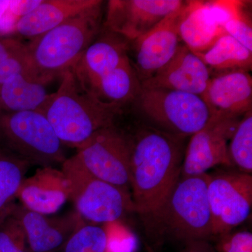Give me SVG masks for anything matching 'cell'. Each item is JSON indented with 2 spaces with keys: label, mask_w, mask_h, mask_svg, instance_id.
I'll return each mask as SVG.
<instances>
[{
  "label": "cell",
  "mask_w": 252,
  "mask_h": 252,
  "mask_svg": "<svg viewBox=\"0 0 252 252\" xmlns=\"http://www.w3.org/2000/svg\"><path fill=\"white\" fill-rule=\"evenodd\" d=\"M130 148V191L135 212L154 211L180 178L187 138L146 124L127 135Z\"/></svg>",
  "instance_id": "cell-1"
},
{
  "label": "cell",
  "mask_w": 252,
  "mask_h": 252,
  "mask_svg": "<svg viewBox=\"0 0 252 252\" xmlns=\"http://www.w3.org/2000/svg\"><path fill=\"white\" fill-rule=\"evenodd\" d=\"M104 1L69 18L27 44L30 77L47 85L72 69L103 28Z\"/></svg>",
  "instance_id": "cell-2"
},
{
  "label": "cell",
  "mask_w": 252,
  "mask_h": 252,
  "mask_svg": "<svg viewBox=\"0 0 252 252\" xmlns=\"http://www.w3.org/2000/svg\"><path fill=\"white\" fill-rule=\"evenodd\" d=\"M61 78L59 89L50 94L39 112L45 116L64 147L79 149L97 131L117 125L124 109L104 103L84 90L72 69Z\"/></svg>",
  "instance_id": "cell-3"
},
{
  "label": "cell",
  "mask_w": 252,
  "mask_h": 252,
  "mask_svg": "<svg viewBox=\"0 0 252 252\" xmlns=\"http://www.w3.org/2000/svg\"><path fill=\"white\" fill-rule=\"evenodd\" d=\"M210 174L180 177L163 201L143 217L149 231L190 242L212 236Z\"/></svg>",
  "instance_id": "cell-4"
},
{
  "label": "cell",
  "mask_w": 252,
  "mask_h": 252,
  "mask_svg": "<svg viewBox=\"0 0 252 252\" xmlns=\"http://www.w3.org/2000/svg\"><path fill=\"white\" fill-rule=\"evenodd\" d=\"M129 107L146 125L183 138L203 128L212 116L202 96L166 89L142 87Z\"/></svg>",
  "instance_id": "cell-5"
},
{
  "label": "cell",
  "mask_w": 252,
  "mask_h": 252,
  "mask_svg": "<svg viewBox=\"0 0 252 252\" xmlns=\"http://www.w3.org/2000/svg\"><path fill=\"white\" fill-rule=\"evenodd\" d=\"M64 146L45 116L39 111L0 109V147L41 167L66 160Z\"/></svg>",
  "instance_id": "cell-6"
},
{
  "label": "cell",
  "mask_w": 252,
  "mask_h": 252,
  "mask_svg": "<svg viewBox=\"0 0 252 252\" xmlns=\"http://www.w3.org/2000/svg\"><path fill=\"white\" fill-rule=\"evenodd\" d=\"M61 171L69 186V200L84 220L109 224L135 212L130 194L91 175L74 156L64 160Z\"/></svg>",
  "instance_id": "cell-7"
},
{
  "label": "cell",
  "mask_w": 252,
  "mask_h": 252,
  "mask_svg": "<svg viewBox=\"0 0 252 252\" xmlns=\"http://www.w3.org/2000/svg\"><path fill=\"white\" fill-rule=\"evenodd\" d=\"M74 157L91 175L131 195L130 143L117 125L97 131Z\"/></svg>",
  "instance_id": "cell-8"
},
{
  "label": "cell",
  "mask_w": 252,
  "mask_h": 252,
  "mask_svg": "<svg viewBox=\"0 0 252 252\" xmlns=\"http://www.w3.org/2000/svg\"><path fill=\"white\" fill-rule=\"evenodd\" d=\"M212 235L223 236L248 220L252 207V176L227 171L210 175L207 187Z\"/></svg>",
  "instance_id": "cell-9"
},
{
  "label": "cell",
  "mask_w": 252,
  "mask_h": 252,
  "mask_svg": "<svg viewBox=\"0 0 252 252\" xmlns=\"http://www.w3.org/2000/svg\"><path fill=\"white\" fill-rule=\"evenodd\" d=\"M187 1L148 32L129 41L127 56L141 84L165 66L182 44L180 26Z\"/></svg>",
  "instance_id": "cell-10"
},
{
  "label": "cell",
  "mask_w": 252,
  "mask_h": 252,
  "mask_svg": "<svg viewBox=\"0 0 252 252\" xmlns=\"http://www.w3.org/2000/svg\"><path fill=\"white\" fill-rule=\"evenodd\" d=\"M243 117L212 114L207 125L190 137L181 177L203 175L218 165L232 166L228 142Z\"/></svg>",
  "instance_id": "cell-11"
},
{
  "label": "cell",
  "mask_w": 252,
  "mask_h": 252,
  "mask_svg": "<svg viewBox=\"0 0 252 252\" xmlns=\"http://www.w3.org/2000/svg\"><path fill=\"white\" fill-rule=\"evenodd\" d=\"M238 1H187L180 26L181 40L194 54L205 52L226 34L225 23L242 11Z\"/></svg>",
  "instance_id": "cell-12"
},
{
  "label": "cell",
  "mask_w": 252,
  "mask_h": 252,
  "mask_svg": "<svg viewBox=\"0 0 252 252\" xmlns=\"http://www.w3.org/2000/svg\"><path fill=\"white\" fill-rule=\"evenodd\" d=\"M185 3L181 0H109L103 26L135 40Z\"/></svg>",
  "instance_id": "cell-13"
},
{
  "label": "cell",
  "mask_w": 252,
  "mask_h": 252,
  "mask_svg": "<svg viewBox=\"0 0 252 252\" xmlns=\"http://www.w3.org/2000/svg\"><path fill=\"white\" fill-rule=\"evenodd\" d=\"M10 215L22 225L31 252L61 250L71 235L86 224L77 212L63 217H49L18 204H14Z\"/></svg>",
  "instance_id": "cell-14"
},
{
  "label": "cell",
  "mask_w": 252,
  "mask_h": 252,
  "mask_svg": "<svg viewBox=\"0 0 252 252\" xmlns=\"http://www.w3.org/2000/svg\"><path fill=\"white\" fill-rule=\"evenodd\" d=\"M128 40L103 26L71 69L83 89L91 92L102 77L128 59Z\"/></svg>",
  "instance_id": "cell-15"
},
{
  "label": "cell",
  "mask_w": 252,
  "mask_h": 252,
  "mask_svg": "<svg viewBox=\"0 0 252 252\" xmlns=\"http://www.w3.org/2000/svg\"><path fill=\"white\" fill-rule=\"evenodd\" d=\"M212 78L211 72L198 55L182 43L174 57L142 88L181 91L203 95Z\"/></svg>",
  "instance_id": "cell-16"
},
{
  "label": "cell",
  "mask_w": 252,
  "mask_h": 252,
  "mask_svg": "<svg viewBox=\"0 0 252 252\" xmlns=\"http://www.w3.org/2000/svg\"><path fill=\"white\" fill-rule=\"evenodd\" d=\"M212 114L243 117L252 110V77L247 71L212 77L202 95Z\"/></svg>",
  "instance_id": "cell-17"
},
{
  "label": "cell",
  "mask_w": 252,
  "mask_h": 252,
  "mask_svg": "<svg viewBox=\"0 0 252 252\" xmlns=\"http://www.w3.org/2000/svg\"><path fill=\"white\" fill-rule=\"evenodd\" d=\"M69 196V186L63 172L54 167H45L25 178L16 198L28 210L48 215L59 210Z\"/></svg>",
  "instance_id": "cell-18"
},
{
  "label": "cell",
  "mask_w": 252,
  "mask_h": 252,
  "mask_svg": "<svg viewBox=\"0 0 252 252\" xmlns=\"http://www.w3.org/2000/svg\"><path fill=\"white\" fill-rule=\"evenodd\" d=\"M97 0H42L35 9L18 19L13 32L31 40L90 7Z\"/></svg>",
  "instance_id": "cell-19"
},
{
  "label": "cell",
  "mask_w": 252,
  "mask_h": 252,
  "mask_svg": "<svg viewBox=\"0 0 252 252\" xmlns=\"http://www.w3.org/2000/svg\"><path fill=\"white\" fill-rule=\"evenodd\" d=\"M141 89L142 84L128 59L102 77L89 93L104 103L125 110L134 102Z\"/></svg>",
  "instance_id": "cell-20"
},
{
  "label": "cell",
  "mask_w": 252,
  "mask_h": 252,
  "mask_svg": "<svg viewBox=\"0 0 252 252\" xmlns=\"http://www.w3.org/2000/svg\"><path fill=\"white\" fill-rule=\"evenodd\" d=\"M46 85L18 74L0 85V109L6 112L39 111L49 98Z\"/></svg>",
  "instance_id": "cell-21"
},
{
  "label": "cell",
  "mask_w": 252,
  "mask_h": 252,
  "mask_svg": "<svg viewBox=\"0 0 252 252\" xmlns=\"http://www.w3.org/2000/svg\"><path fill=\"white\" fill-rule=\"evenodd\" d=\"M198 55L210 71L218 74L247 71L252 67V52L229 34H225L205 52Z\"/></svg>",
  "instance_id": "cell-22"
},
{
  "label": "cell",
  "mask_w": 252,
  "mask_h": 252,
  "mask_svg": "<svg viewBox=\"0 0 252 252\" xmlns=\"http://www.w3.org/2000/svg\"><path fill=\"white\" fill-rule=\"evenodd\" d=\"M29 162L0 147V223L10 215Z\"/></svg>",
  "instance_id": "cell-23"
},
{
  "label": "cell",
  "mask_w": 252,
  "mask_h": 252,
  "mask_svg": "<svg viewBox=\"0 0 252 252\" xmlns=\"http://www.w3.org/2000/svg\"><path fill=\"white\" fill-rule=\"evenodd\" d=\"M228 157L232 166L239 171L252 172V110L245 114L239 122L228 146Z\"/></svg>",
  "instance_id": "cell-24"
},
{
  "label": "cell",
  "mask_w": 252,
  "mask_h": 252,
  "mask_svg": "<svg viewBox=\"0 0 252 252\" xmlns=\"http://www.w3.org/2000/svg\"><path fill=\"white\" fill-rule=\"evenodd\" d=\"M18 74L30 77L27 44L16 37H0V85Z\"/></svg>",
  "instance_id": "cell-25"
},
{
  "label": "cell",
  "mask_w": 252,
  "mask_h": 252,
  "mask_svg": "<svg viewBox=\"0 0 252 252\" xmlns=\"http://www.w3.org/2000/svg\"><path fill=\"white\" fill-rule=\"evenodd\" d=\"M107 230L86 223L71 235L61 250L63 252H107Z\"/></svg>",
  "instance_id": "cell-26"
},
{
  "label": "cell",
  "mask_w": 252,
  "mask_h": 252,
  "mask_svg": "<svg viewBox=\"0 0 252 252\" xmlns=\"http://www.w3.org/2000/svg\"><path fill=\"white\" fill-rule=\"evenodd\" d=\"M28 246L19 220L11 215L6 217L0 223V252H31Z\"/></svg>",
  "instance_id": "cell-27"
},
{
  "label": "cell",
  "mask_w": 252,
  "mask_h": 252,
  "mask_svg": "<svg viewBox=\"0 0 252 252\" xmlns=\"http://www.w3.org/2000/svg\"><path fill=\"white\" fill-rule=\"evenodd\" d=\"M226 34L236 39L242 45L252 52V28L250 20L243 11L230 19L224 26Z\"/></svg>",
  "instance_id": "cell-28"
},
{
  "label": "cell",
  "mask_w": 252,
  "mask_h": 252,
  "mask_svg": "<svg viewBox=\"0 0 252 252\" xmlns=\"http://www.w3.org/2000/svg\"><path fill=\"white\" fill-rule=\"evenodd\" d=\"M108 235L107 252H135L137 248V240L132 233L125 229L111 228L107 230Z\"/></svg>",
  "instance_id": "cell-29"
},
{
  "label": "cell",
  "mask_w": 252,
  "mask_h": 252,
  "mask_svg": "<svg viewBox=\"0 0 252 252\" xmlns=\"http://www.w3.org/2000/svg\"><path fill=\"white\" fill-rule=\"evenodd\" d=\"M223 252H252V234L248 231H240L234 234L220 237Z\"/></svg>",
  "instance_id": "cell-30"
},
{
  "label": "cell",
  "mask_w": 252,
  "mask_h": 252,
  "mask_svg": "<svg viewBox=\"0 0 252 252\" xmlns=\"http://www.w3.org/2000/svg\"><path fill=\"white\" fill-rule=\"evenodd\" d=\"M42 0H10L7 11L19 19L36 9Z\"/></svg>",
  "instance_id": "cell-31"
},
{
  "label": "cell",
  "mask_w": 252,
  "mask_h": 252,
  "mask_svg": "<svg viewBox=\"0 0 252 252\" xmlns=\"http://www.w3.org/2000/svg\"><path fill=\"white\" fill-rule=\"evenodd\" d=\"M187 252H213L205 240L190 242V248Z\"/></svg>",
  "instance_id": "cell-32"
},
{
  "label": "cell",
  "mask_w": 252,
  "mask_h": 252,
  "mask_svg": "<svg viewBox=\"0 0 252 252\" xmlns=\"http://www.w3.org/2000/svg\"><path fill=\"white\" fill-rule=\"evenodd\" d=\"M10 0H0V21L9 6Z\"/></svg>",
  "instance_id": "cell-33"
}]
</instances>
